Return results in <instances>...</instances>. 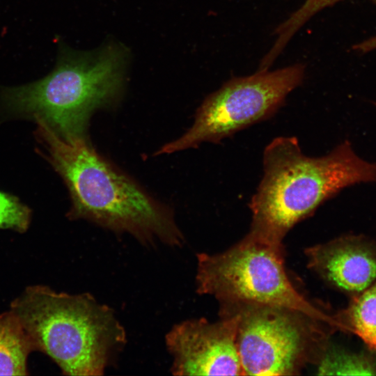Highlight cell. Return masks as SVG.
<instances>
[{"label": "cell", "instance_id": "cell-1", "mask_svg": "<svg viewBox=\"0 0 376 376\" xmlns=\"http://www.w3.org/2000/svg\"><path fill=\"white\" fill-rule=\"evenodd\" d=\"M35 119L45 157L69 190L70 219L129 233L144 244L183 243L172 210L100 155L89 140L66 141L43 120Z\"/></svg>", "mask_w": 376, "mask_h": 376}, {"label": "cell", "instance_id": "cell-2", "mask_svg": "<svg viewBox=\"0 0 376 376\" xmlns=\"http://www.w3.org/2000/svg\"><path fill=\"white\" fill-rule=\"evenodd\" d=\"M263 164V176L249 203L250 230L278 242L342 189L376 180V165L359 158L348 142L311 157L296 137L279 136L265 148Z\"/></svg>", "mask_w": 376, "mask_h": 376}, {"label": "cell", "instance_id": "cell-3", "mask_svg": "<svg viewBox=\"0 0 376 376\" xmlns=\"http://www.w3.org/2000/svg\"><path fill=\"white\" fill-rule=\"evenodd\" d=\"M35 350L48 355L67 375L104 374L126 343L112 308L91 294L28 286L10 304Z\"/></svg>", "mask_w": 376, "mask_h": 376}, {"label": "cell", "instance_id": "cell-4", "mask_svg": "<svg viewBox=\"0 0 376 376\" xmlns=\"http://www.w3.org/2000/svg\"><path fill=\"white\" fill-rule=\"evenodd\" d=\"M127 56L126 48L114 42L86 52L61 47L49 75L4 88L1 100L12 111L43 120L66 141L88 140L91 116L122 95Z\"/></svg>", "mask_w": 376, "mask_h": 376}, {"label": "cell", "instance_id": "cell-5", "mask_svg": "<svg viewBox=\"0 0 376 376\" xmlns=\"http://www.w3.org/2000/svg\"><path fill=\"white\" fill-rule=\"evenodd\" d=\"M196 291L221 304L284 307L325 322L338 331L332 314L304 297L292 285L284 263L282 242L249 230L226 251L197 254Z\"/></svg>", "mask_w": 376, "mask_h": 376}, {"label": "cell", "instance_id": "cell-6", "mask_svg": "<svg viewBox=\"0 0 376 376\" xmlns=\"http://www.w3.org/2000/svg\"><path fill=\"white\" fill-rule=\"evenodd\" d=\"M237 316L236 345L244 375H295L318 363L336 330L298 311L266 305L221 304Z\"/></svg>", "mask_w": 376, "mask_h": 376}, {"label": "cell", "instance_id": "cell-7", "mask_svg": "<svg viewBox=\"0 0 376 376\" xmlns=\"http://www.w3.org/2000/svg\"><path fill=\"white\" fill-rule=\"evenodd\" d=\"M304 66L296 64L269 72L233 77L209 95L197 109L191 127L163 146L157 155L218 143L235 133L272 116L287 95L301 84Z\"/></svg>", "mask_w": 376, "mask_h": 376}, {"label": "cell", "instance_id": "cell-8", "mask_svg": "<svg viewBox=\"0 0 376 376\" xmlns=\"http://www.w3.org/2000/svg\"><path fill=\"white\" fill-rule=\"evenodd\" d=\"M210 322L203 318L182 321L166 334L174 375H244L236 345L237 316L221 313Z\"/></svg>", "mask_w": 376, "mask_h": 376}, {"label": "cell", "instance_id": "cell-9", "mask_svg": "<svg viewBox=\"0 0 376 376\" xmlns=\"http://www.w3.org/2000/svg\"><path fill=\"white\" fill-rule=\"evenodd\" d=\"M305 254L313 271L351 297L376 280V244L366 237H340L307 248Z\"/></svg>", "mask_w": 376, "mask_h": 376}, {"label": "cell", "instance_id": "cell-10", "mask_svg": "<svg viewBox=\"0 0 376 376\" xmlns=\"http://www.w3.org/2000/svg\"><path fill=\"white\" fill-rule=\"evenodd\" d=\"M334 317L338 331L356 335L376 354V280L351 297L348 305Z\"/></svg>", "mask_w": 376, "mask_h": 376}, {"label": "cell", "instance_id": "cell-11", "mask_svg": "<svg viewBox=\"0 0 376 376\" xmlns=\"http://www.w3.org/2000/svg\"><path fill=\"white\" fill-rule=\"evenodd\" d=\"M33 344L10 310L0 314V375H27V359Z\"/></svg>", "mask_w": 376, "mask_h": 376}, {"label": "cell", "instance_id": "cell-12", "mask_svg": "<svg viewBox=\"0 0 376 376\" xmlns=\"http://www.w3.org/2000/svg\"><path fill=\"white\" fill-rule=\"evenodd\" d=\"M372 355L351 354L328 347L318 364L319 375H375Z\"/></svg>", "mask_w": 376, "mask_h": 376}, {"label": "cell", "instance_id": "cell-13", "mask_svg": "<svg viewBox=\"0 0 376 376\" xmlns=\"http://www.w3.org/2000/svg\"><path fill=\"white\" fill-rule=\"evenodd\" d=\"M343 0H306L304 4L280 24L274 31L277 38L267 55L275 59L281 54L292 36L315 14ZM376 5V0H368Z\"/></svg>", "mask_w": 376, "mask_h": 376}, {"label": "cell", "instance_id": "cell-14", "mask_svg": "<svg viewBox=\"0 0 376 376\" xmlns=\"http://www.w3.org/2000/svg\"><path fill=\"white\" fill-rule=\"evenodd\" d=\"M31 221V211L17 198L0 191V229L24 233Z\"/></svg>", "mask_w": 376, "mask_h": 376}, {"label": "cell", "instance_id": "cell-15", "mask_svg": "<svg viewBox=\"0 0 376 376\" xmlns=\"http://www.w3.org/2000/svg\"><path fill=\"white\" fill-rule=\"evenodd\" d=\"M353 48L359 53H367L376 49V35L356 44Z\"/></svg>", "mask_w": 376, "mask_h": 376}]
</instances>
